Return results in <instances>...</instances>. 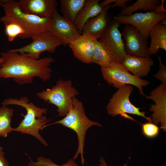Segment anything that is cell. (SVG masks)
<instances>
[{
	"label": "cell",
	"instance_id": "4316f807",
	"mask_svg": "<svg viewBox=\"0 0 166 166\" xmlns=\"http://www.w3.org/2000/svg\"><path fill=\"white\" fill-rule=\"evenodd\" d=\"M157 57L159 62V69L153 76L161 81V83L166 84V66L163 63L161 57L159 56Z\"/></svg>",
	"mask_w": 166,
	"mask_h": 166
},
{
	"label": "cell",
	"instance_id": "5bb4252c",
	"mask_svg": "<svg viewBox=\"0 0 166 166\" xmlns=\"http://www.w3.org/2000/svg\"><path fill=\"white\" fill-rule=\"evenodd\" d=\"M23 12L40 18L51 17L57 4L56 0H19Z\"/></svg>",
	"mask_w": 166,
	"mask_h": 166
},
{
	"label": "cell",
	"instance_id": "603a6c76",
	"mask_svg": "<svg viewBox=\"0 0 166 166\" xmlns=\"http://www.w3.org/2000/svg\"><path fill=\"white\" fill-rule=\"evenodd\" d=\"M14 109L6 106L0 107V136L6 137L13 131L11 127Z\"/></svg>",
	"mask_w": 166,
	"mask_h": 166
},
{
	"label": "cell",
	"instance_id": "484cf974",
	"mask_svg": "<svg viewBox=\"0 0 166 166\" xmlns=\"http://www.w3.org/2000/svg\"><path fill=\"white\" fill-rule=\"evenodd\" d=\"M141 126L143 134L147 138L155 137L159 134V128L152 122L143 124Z\"/></svg>",
	"mask_w": 166,
	"mask_h": 166
},
{
	"label": "cell",
	"instance_id": "7a4b0ae2",
	"mask_svg": "<svg viewBox=\"0 0 166 166\" xmlns=\"http://www.w3.org/2000/svg\"><path fill=\"white\" fill-rule=\"evenodd\" d=\"M5 14L0 17V22L4 24L15 22L24 30L29 38L38 34L49 31L52 22L51 17L40 18L25 13L20 9L18 1L1 0V5Z\"/></svg>",
	"mask_w": 166,
	"mask_h": 166
},
{
	"label": "cell",
	"instance_id": "d6a6232c",
	"mask_svg": "<svg viewBox=\"0 0 166 166\" xmlns=\"http://www.w3.org/2000/svg\"><path fill=\"white\" fill-rule=\"evenodd\" d=\"M2 57H0V63L2 62Z\"/></svg>",
	"mask_w": 166,
	"mask_h": 166
},
{
	"label": "cell",
	"instance_id": "f546056e",
	"mask_svg": "<svg viewBox=\"0 0 166 166\" xmlns=\"http://www.w3.org/2000/svg\"><path fill=\"white\" fill-rule=\"evenodd\" d=\"M3 148L0 146V166H10L5 156V153Z\"/></svg>",
	"mask_w": 166,
	"mask_h": 166
},
{
	"label": "cell",
	"instance_id": "7402d4cb",
	"mask_svg": "<svg viewBox=\"0 0 166 166\" xmlns=\"http://www.w3.org/2000/svg\"><path fill=\"white\" fill-rule=\"evenodd\" d=\"M114 60L97 40L95 41V47L92 63L97 64L101 68L109 66Z\"/></svg>",
	"mask_w": 166,
	"mask_h": 166
},
{
	"label": "cell",
	"instance_id": "e0dca14e",
	"mask_svg": "<svg viewBox=\"0 0 166 166\" xmlns=\"http://www.w3.org/2000/svg\"><path fill=\"white\" fill-rule=\"evenodd\" d=\"M121 64L132 74L140 78L148 75L154 63L151 57H137L126 54Z\"/></svg>",
	"mask_w": 166,
	"mask_h": 166
},
{
	"label": "cell",
	"instance_id": "ba28073f",
	"mask_svg": "<svg viewBox=\"0 0 166 166\" xmlns=\"http://www.w3.org/2000/svg\"><path fill=\"white\" fill-rule=\"evenodd\" d=\"M120 24L116 20L111 21L103 36L98 40L114 60L121 63L126 54L124 41L119 29Z\"/></svg>",
	"mask_w": 166,
	"mask_h": 166
},
{
	"label": "cell",
	"instance_id": "8992f818",
	"mask_svg": "<svg viewBox=\"0 0 166 166\" xmlns=\"http://www.w3.org/2000/svg\"><path fill=\"white\" fill-rule=\"evenodd\" d=\"M103 78L110 86L119 89L129 85L136 87L140 95L145 96L143 87L149 84L148 81L133 75L127 70L121 63L113 60L110 65L101 68Z\"/></svg>",
	"mask_w": 166,
	"mask_h": 166
},
{
	"label": "cell",
	"instance_id": "cb8c5ba5",
	"mask_svg": "<svg viewBox=\"0 0 166 166\" xmlns=\"http://www.w3.org/2000/svg\"><path fill=\"white\" fill-rule=\"evenodd\" d=\"M4 25L5 32L9 41H13L17 37L23 39L28 38L24 30L18 24L10 22Z\"/></svg>",
	"mask_w": 166,
	"mask_h": 166
},
{
	"label": "cell",
	"instance_id": "f1b7e54d",
	"mask_svg": "<svg viewBox=\"0 0 166 166\" xmlns=\"http://www.w3.org/2000/svg\"><path fill=\"white\" fill-rule=\"evenodd\" d=\"M165 1V0H160V4L153 11L155 13L159 15L166 14V10L164 6Z\"/></svg>",
	"mask_w": 166,
	"mask_h": 166
},
{
	"label": "cell",
	"instance_id": "277c9868",
	"mask_svg": "<svg viewBox=\"0 0 166 166\" xmlns=\"http://www.w3.org/2000/svg\"><path fill=\"white\" fill-rule=\"evenodd\" d=\"M59 124L74 131L76 133L78 146L72 159L75 160L80 155L82 165L85 163L84 149L86 133L90 127L96 125L102 127L99 123L89 119L86 115L83 103L76 97L72 106L65 117L61 120L51 124Z\"/></svg>",
	"mask_w": 166,
	"mask_h": 166
},
{
	"label": "cell",
	"instance_id": "2e32d148",
	"mask_svg": "<svg viewBox=\"0 0 166 166\" xmlns=\"http://www.w3.org/2000/svg\"><path fill=\"white\" fill-rule=\"evenodd\" d=\"M110 6H105L99 14L89 19L83 27L81 35L89 34L97 40L101 38L111 21L107 11Z\"/></svg>",
	"mask_w": 166,
	"mask_h": 166
},
{
	"label": "cell",
	"instance_id": "d6986e66",
	"mask_svg": "<svg viewBox=\"0 0 166 166\" xmlns=\"http://www.w3.org/2000/svg\"><path fill=\"white\" fill-rule=\"evenodd\" d=\"M151 43L148 47L149 54L157 53L160 49L166 51V26L160 22L154 26L149 32Z\"/></svg>",
	"mask_w": 166,
	"mask_h": 166
},
{
	"label": "cell",
	"instance_id": "836d02e7",
	"mask_svg": "<svg viewBox=\"0 0 166 166\" xmlns=\"http://www.w3.org/2000/svg\"><path fill=\"white\" fill-rule=\"evenodd\" d=\"M1 0H0V6L1 5Z\"/></svg>",
	"mask_w": 166,
	"mask_h": 166
},
{
	"label": "cell",
	"instance_id": "4dcf8cb0",
	"mask_svg": "<svg viewBox=\"0 0 166 166\" xmlns=\"http://www.w3.org/2000/svg\"><path fill=\"white\" fill-rule=\"evenodd\" d=\"M99 161L100 164L99 163L98 164L100 166H107L105 160L103 157H100V159L99 160ZM124 166H127V164H124Z\"/></svg>",
	"mask_w": 166,
	"mask_h": 166
},
{
	"label": "cell",
	"instance_id": "ac0fdd59",
	"mask_svg": "<svg viewBox=\"0 0 166 166\" xmlns=\"http://www.w3.org/2000/svg\"><path fill=\"white\" fill-rule=\"evenodd\" d=\"M99 0H86L85 4L77 16L74 24L81 34L85 23L90 19L97 16L103 10L99 3Z\"/></svg>",
	"mask_w": 166,
	"mask_h": 166
},
{
	"label": "cell",
	"instance_id": "9c48e42d",
	"mask_svg": "<svg viewBox=\"0 0 166 166\" xmlns=\"http://www.w3.org/2000/svg\"><path fill=\"white\" fill-rule=\"evenodd\" d=\"M32 42L23 47L11 49L20 53H25L33 59H39L41 54L44 51L54 53L56 48L61 45L60 41L49 31L38 34L30 38Z\"/></svg>",
	"mask_w": 166,
	"mask_h": 166
},
{
	"label": "cell",
	"instance_id": "44dd1931",
	"mask_svg": "<svg viewBox=\"0 0 166 166\" xmlns=\"http://www.w3.org/2000/svg\"><path fill=\"white\" fill-rule=\"evenodd\" d=\"M160 2V0H137L132 5L123 8L120 14L129 15L137 10L153 12Z\"/></svg>",
	"mask_w": 166,
	"mask_h": 166
},
{
	"label": "cell",
	"instance_id": "ffe728a7",
	"mask_svg": "<svg viewBox=\"0 0 166 166\" xmlns=\"http://www.w3.org/2000/svg\"><path fill=\"white\" fill-rule=\"evenodd\" d=\"M86 0H61L60 10L62 16L73 23L83 7Z\"/></svg>",
	"mask_w": 166,
	"mask_h": 166
},
{
	"label": "cell",
	"instance_id": "1f68e13d",
	"mask_svg": "<svg viewBox=\"0 0 166 166\" xmlns=\"http://www.w3.org/2000/svg\"><path fill=\"white\" fill-rule=\"evenodd\" d=\"M160 22L162 25L166 26V18L162 20Z\"/></svg>",
	"mask_w": 166,
	"mask_h": 166
},
{
	"label": "cell",
	"instance_id": "83f0119b",
	"mask_svg": "<svg viewBox=\"0 0 166 166\" xmlns=\"http://www.w3.org/2000/svg\"><path fill=\"white\" fill-rule=\"evenodd\" d=\"M132 1V0H105L99 4L101 6L104 7L107 5L110 4L112 2H114V4L110 6V8L118 6L124 8L126 6V3L127 2Z\"/></svg>",
	"mask_w": 166,
	"mask_h": 166
},
{
	"label": "cell",
	"instance_id": "3957f363",
	"mask_svg": "<svg viewBox=\"0 0 166 166\" xmlns=\"http://www.w3.org/2000/svg\"><path fill=\"white\" fill-rule=\"evenodd\" d=\"M28 98L23 97L18 99L10 98L3 100L1 103L2 106L15 105L25 108L26 113L18 126L13 128V131L31 135L38 139L43 145L47 146L49 144L39 133V130L43 128L48 121L44 115L47 113L48 109L36 106L32 102H29Z\"/></svg>",
	"mask_w": 166,
	"mask_h": 166
},
{
	"label": "cell",
	"instance_id": "5b68a950",
	"mask_svg": "<svg viewBox=\"0 0 166 166\" xmlns=\"http://www.w3.org/2000/svg\"><path fill=\"white\" fill-rule=\"evenodd\" d=\"M78 94V91L72 86L71 80L60 78L51 88L43 90L37 95L44 102L57 106L58 116L64 117L71 109L74 98Z\"/></svg>",
	"mask_w": 166,
	"mask_h": 166
},
{
	"label": "cell",
	"instance_id": "30bf717a",
	"mask_svg": "<svg viewBox=\"0 0 166 166\" xmlns=\"http://www.w3.org/2000/svg\"><path fill=\"white\" fill-rule=\"evenodd\" d=\"M165 18L166 14L159 15L154 12L149 11L136 13L129 15L119 14L113 17V19L118 21L120 24L133 26L147 41L149 38V32L152 28Z\"/></svg>",
	"mask_w": 166,
	"mask_h": 166
},
{
	"label": "cell",
	"instance_id": "9a60e30c",
	"mask_svg": "<svg viewBox=\"0 0 166 166\" xmlns=\"http://www.w3.org/2000/svg\"><path fill=\"white\" fill-rule=\"evenodd\" d=\"M96 39L89 34L81 35L69 45L76 58L83 63H91Z\"/></svg>",
	"mask_w": 166,
	"mask_h": 166
},
{
	"label": "cell",
	"instance_id": "52a82bcc",
	"mask_svg": "<svg viewBox=\"0 0 166 166\" xmlns=\"http://www.w3.org/2000/svg\"><path fill=\"white\" fill-rule=\"evenodd\" d=\"M133 90L132 86L129 85L118 89L106 106L108 114L114 117L120 114L123 117L133 120L127 115V113L142 117L149 122H152L151 117L145 116V112H140V108L136 107L130 102L129 97Z\"/></svg>",
	"mask_w": 166,
	"mask_h": 166
},
{
	"label": "cell",
	"instance_id": "6da1fadb",
	"mask_svg": "<svg viewBox=\"0 0 166 166\" xmlns=\"http://www.w3.org/2000/svg\"><path fill=\"white\" fill-rule=\"evenodd\" d=\"M1 55L0 78H12L22 85L32 83L35 77L44 81L51 78L52 69L49 66L55 61L51 56L36 60L11 49L2 52Z\"/></svg>",
	"mask_w": 166,
	"mask_h": 166
},
{
	"label": "cell",
	"instance_id": "4fadbf2b",
	"mask_svg": "<svg viewBox=\"0 0 166 166\" xmlns=\"http://www.w3.org/2000/svg\"><path fill=\"white\" fill-rule=\"evenodd\" d=\"M146 98L153 101L149 110L153 112L151 115V121L155 124H161V128L166 129V84L162 83L152 91Z\"/></svg>",
	"mask_w": 166,
	"mask_h": 166
},
{
	"label": "cell",
	"instance_id": "d4e9b609",
	"mask_svg": "<svg viewBox=\"0 0 166 166\" xmlns=\"http://www.w3.org/2000/svg\"><path fill=\"white\" fill-rule=\"evenodd\" d=\"M28 166H78V165L74 160L72 159L69 160L61 165H59L55 163L49 158L40 156L37 158L36 162H33L30 160V162L28 163Z\"/></svg>",
	"mask_w": 166,
	"mask_h": 166
},
{
	"label": "cell",
	"instance_id": "7c38bea8",
	"mask_svg": "<svg viewBox=\"0 0 166 166\" xmlns=\"http://www.w3.org/2000/svg\"><path fill=\"white\" fill-rule=\"evenodd\" d=\"M51 17L52 22L49 32L59 40L61 44L69 45L81 35L74 23L60 15L56 9Z\"/></svg>",
	"mask_w": 166,
	"mask_h": 166
},
{
	"label": "cell",
	"instance_id": "8fae6325",
	"mask_svg": "<svg viewBox=\"0 0 166 166\" xmlns=\"http://www.w3.org/2000/svg\"><path fill=\"white\" fill-rule=\"evenodd\" d=\"M127 55L137 57H150L147 41L133 26L127 24L121 33Z\"/></svg>",
	"mask_w": 166,
	"mask_h": 166
}]
</instances>
